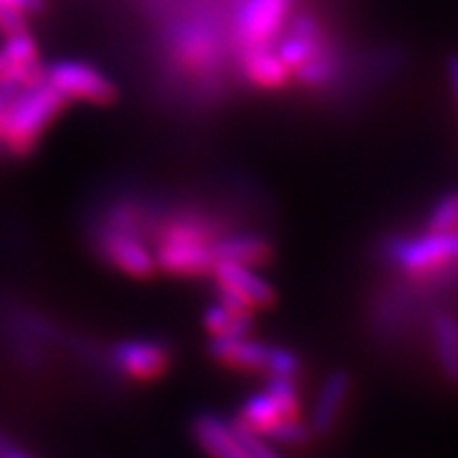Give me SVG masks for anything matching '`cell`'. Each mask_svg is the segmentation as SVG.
Listing matches in <instances>:
<instances>
[{
  "mask_svg": "<svg viewBox=\"0 0 458 458\" xmlns=\"http://www.w3.org/2000/svg\"><path fill=\"white\" fill-rule=\"evenodd\" d=\"M66 103L45 78L26 87H0V143L14 155L33 152Z\"/></svg>",
  "mask_w": 458,
  "mask_h": 458,
  "instance_id": "6da1fadb",
  "label": "cell"
},
{
  "mask_svg": "<svg viewBox=\"0 0 458 458\" xmlns=\"http://www.w3.org/2000/svg\"><path fill=\"white\" fill-rule=\"evenodd\" d=\"M213 243L216 234L206 220L197 216L171 217L157 239L155 265L175 278L208 276L217 259Z\"/></svg>",
  "mask_w": 458,
  "mask_h": 458,
  "instance_id": "7a4b0ae2",
  "label": "cell"
},
{
  "mask_svg": "<svg viewBox=\"0 0 458 458\" xmlns=\"http://www.w3.org/2000/svg\"><path fill=\"white\" fill-rule=\"evenodd\" d=\"M386 258L410 276H440L458 269V232H428L398 236L386 243Z\"/></svg>",
  "mask_w": 458,
  "mask_h": 458,
  "instance_id": "3957f363",
  "label": "cell"
},
{
  "mask_svg": "<svg viewBox=\"0 0 458 458\" xmlns=\"http://www.w3.org/2000/svg\"><path fill=\"white\" fill-rule=\"evenodd\" d=\"M45 80L56 87L68 101H85L89 106H101V108L117 101V89H114L113 80L87 61H55L45 68Z\"/></svg>",
  "mask_w": 458,
  "mask_h": 458,
  "instance_id": "277c9868",
  "label": "cell"
},
{
  "mask_svg": "<svg viewBox=\"0 0 458 458\" xmlns=\"http://www.w3.org/2000/svg\"><path fill=\"white\" fill-rule=\"evenodd\" d=\"M300 411L301 400L295 379L269 377V384H267L265 391L253 393L243 403L239 421L265 435L272 426L285 421V419H300Z\"/></svg>",
  "mask_w": 458,
  "mask_h": 458,
  "instance_id": "5b68a950",
  "label": "cell"
},
{
  "mask_svg": "<svg viewBox=\"0 0 458 458\" xmlns=\"http://www.w3.org/2000/svg\"><path fill=\"white\" fill-rule=\"evenodd\" d=\"M211 276L217 285V293L229 300L239 301L246 309H269L276 304V290L274 285L253 272V267L229 262V259H216Z\"/></svg>",
  "mask_w": 458,
  "mask_h": 458,
  "instance_id": "8992f818",
  "label": "cell"
},
{
  "mask_svg": "<svg viewBox=\"0 0 458 458\" xmlns=\"http://www.w3.org/2000/svg\"><path fill=\"white\" fill-rule=\"evenodd\" d=\"M98 248L110 265L127 276L152 278L157 272L155 253H150V248L145 246L139 232H133V229L110 225L98 239Z\"/></svg>",
  "mask_w": 458,
  "mask_h": 458,
  "instance_id": "52a82bcc",
  "label": "cell"
},
{
  "mask_svg": "<svg viewBox=\"0 0 458 458\" xmlns=\"http://www.w3.org/2000/svg\"><path fill=\"white\" fill-rule=\"evenodd\" d=\"M113 362L124 377L148 384L169 372L171 351L157 339H127L114 346Z\"/></svg>",
  "mask_w": 458,
  "mask_h": 458,
  "instance_id": "ba28073f",
  "label": "cell"
},
{
  "mask_svg": "<svg viewBox=\"0 0 458 458\" xmlns=\"http://www.w3.org/2000/svg\"><path fill=\"white\" fill-rule=\"evenodd\" d=\"M290 0H246L236 17L242 45H269L285 29Z\"/></svg>",
  "mask_w": 458,
  "mask_h": 458,
  "instance_id": "9c48e42d",
  "label": "cell"
},
{
  "mask_svg": "<svg viewBox=\"0 0 458 458\" xmlns=\"http://www.w3.org/2000/svg\"><path fill=\"white\" fill-rule=\"evenodd\" d=\"M45 78L36 40L21 30L0 47V87H26Z\"/></svg>",
  "mask_w": 458,
  "mask_h": 458,
  "instance_id": "30bf717a",
  "label": "cell"
},
{
  "mask_svg": "<svg viewBox=\"0 0 458 458\" xmlns=\"http://www.w3.org/2000/svg\"><path fill=\"white\" fill-rule=\"evenodd\" d=\"M208 356L227 369L236 372H265L269 346L246 335L234 337H211Z\"/></svg>",
  "mask_w": 458,
  "mask_h": 458,
  "instance_id": "8fae6325",
  "label": "cell"
},
{
  "mask_svg": "<svg viewBox=\"0 0 458 458\" xmlns=\"http://www.w3.org/2000/svg\"><path fill=\"white\" fill-rule=\"evenodd\" d=\"M351 377L349 372L344 369H335L326 377V381L320 384L318 398L314 403V410H311V433L323 437V435H330L332 430L337 428L339 416H342L344 404L351 395Z\"/></svg>",
  "mask_w": 458,
  "mask_h": 458,
  "instance_id": "7c38bea8",
  "label": "cell"
},
{
  "mask_svg": "<svg viewBox=\"0 0 458 458\" xmlns=\"http://www.w3.org/2000/svg\"><path fill=\"white\" fill-rule=\"evenodd\" d=\"M243 75L253 87L278 91L288 87L293 72L269 45H242Z\"/></svg>",
  "mask_w": 458,
  "mask_h": 458,
  "instance_id": "4fadbf2b",
  "label": "cell"
},
{
  "mask_svg": "<svg viewBox=\"0 0 458 458\" xmlns=\"http://www.w3.org/2000/svg\"><path fill=\"white\" fill-rule=\"evenodd\" d=\"M284 30L285 38L278 45L276 55L288 66V71L295 75L309 59H314L323 49V38H320L316 19L309 17V14L295 17L290 24H285Z\"/></svg>",
  "mask_w": 458,
  "mask_h": 458,
  "instance_id": "5bb4252c",
  "label": "cell"
},
{
  "mask_svg": "<svg viewBox=\"0 0 458 458\" xmlns=\"http://www.w3.org/2000/svg\"><path fill=\"white\" fill-rule=\"evenodd\" d=\"M192 437L201 446V452L211 454L217 458H246L243 449L236 440L234 423L225 421L223 416L204 411L194 416L192 421Z\"/></svg>",
  "mask_w": 458,
  "mask_h": 458,
  "instance_id": "9a60e30c",
  "label": "cell"
},
{
  "mask_svg": "<svg viewBox=\"0 0 458 458\" xmlns=\"http://www.w3.org/2000/svg\"><path fill=\"white\" fill-rule=\"evenodd\" d=\"M217 259H229L246 267H262L274 258L272 243L255 234H239V236H223L213 243Z\"/></svg>",
  "mask_w": 458,
  "mask_h": 458,
  "instance_id": "2e32d148",
  "label": "cell"
},
{
  "mask_svg": "<svg viewBox=\"0 0 458 458\" xmlns=\"http://www.w3.org/2000/svg\"><path fill=\"white\" fill-rule=\"evenodd\" d=\"M204 327L211 332V337L248 335V330H250V309L220 295V300L204 311Z\"/></svg>",
  "mask_w": 458,
  "mask_h": 458,
  "instance_id": "e0dca14e",
  "label": "cell"
},
{
  "mask_svg": "<svg viewBox=\"0 0 458 458\" xmlns=\"http://www.w3.org/2000/svg\"><path fill=\"white\" fill-rule=\"evenodd\" d=\"M433 349L446 379L458 384V318L449 314L435 316Z\"/></svg>",
  "mask_w": 458,
  "mask_h": 458,
  "instance_id": "ac0fdd59",
  "label": "cell"
},
{
  "mask_svg": "<svg viewBox=\"0 0 458 458\" xmlns=\"http://www.w3.org/2000/svg\"><path fill=\"white\" fill-rule=\"evenodd\" d=\"M178 55L182 56V61L192 64V66H204L206 61H211L213 52H216V43H213L211 33L201 26H187L181 30L178 36V43H175Z\"/></svg>",
  "mask_w": 458,
  "mask_h": 458,
  "instance_id": "d6986e66",
  "label": "cell"
},
{
  "mask_svg": "<svg viewBox=\"0 0 458 458\" xmlns=\"http://www.w3.org/2000/svg\"><path fill=\"white\" fill-rule=\"evenodd\" d=\"M428 232H458V192H449L435 201L426 217Z\"/></svg>",
  "mask_w": 458,
  "mask_h": 458,
  "instance_id": "ffe728a7",
  "label": "cell"
},
{
  "mask_svg": "<svg viewBox=\"0 0 458 458\" xmlns=\"http://www.w3.org/2000/svg\"><path fill=\"white\" fill-rule=\"evenodd\" d=\"M265 437L272 446H290V449H295V446L307 445L309 437H311V428H307L300 419H285V421L276 423V426L267 430Z\"/></svg>",
  "mask_w": 458,
  "mask_h": 458,
  "instance_id": "44dd1931",
  "label": "cell"
},
{
  "mask_svg": "<svg viewBox=\"0 0 458 458\" xmlns=\"http://www.w3.org/2000/svg\"><path fill=\"white\" fill-rule=\"evenodd\" d=\"M265 372L269 377H290V379H297V374H300V358L290 349H285V346H269Z\"/></svg>",
  "mask_w": 458,
  "mask_h": 458,
  "instance_id": "7402d4cb",
  "label": "cell"
},
{
  "mask_svg": "<svg viewBox=\"0 0 458 458\" xmlns=\"http://www.w3.org/2000/svg\"><path fill=\"white\" fill-rule=\"evenodd\" d=\"M26 17L29 14L24 10L13 5H0V30L5 36H14V33H21L26 30Z\"/></svg>",
  "mask_w": 458,
  "mask_h": 458,
  "instance_id": "603a6c76",
  "label": "cell"
},
{
  "mask_svg": "<svg viewBox=\"0 0 458 458\" xmlns=\"http://www.w3.org/2000/svg\"><path fill=\"white\" fill-rule=\"evenodd\" d=\"M0 5H13L24 10L26 14L30 13H40L43 10V0H0Z\"/></svg>",
  "mask_w": 458,
  "mask_h": 458,
  "instance_id": "cb8c5ba5",
  "label": "cell"
},
{
  "mask_svg": "<svg viewBox=\"0 0 458 458\" xmlns=\"http://www.w3.org/2000/svg\"><path fill=\"white\" fill-rule=\"evenodd\" d=\"M446 72H449V85H452L454 91V98H456V106H458V55H454L446 64Z\"/></svg>",
  "mask_w": 458,
  "mask_h": 458,
  "instance_id": "d4e9b609",
  "label": "cell"
}]
</instances>
